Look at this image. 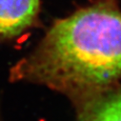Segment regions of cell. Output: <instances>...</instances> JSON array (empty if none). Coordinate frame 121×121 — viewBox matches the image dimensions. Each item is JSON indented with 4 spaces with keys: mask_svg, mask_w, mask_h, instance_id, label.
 Listing matches in <instances>:
<instances>
[{
    "mask_svg": "<svg viewBox=\"0 0 121 121\" xmlns=\"http://www.w3.org/2000/svg\"><path fill=\"white\" fill-rule=\"evenodd\" d=\"M84 121H121V90L113 88L79 110Z\"/></svg>",
    "mask_w": 121,
    "mask_h": 121,
    "instance_id": "cell-3",
    "label": "cell"
},
{
    "mask_svg": "<svg viewBox=\"0 0 121 121\" xmlns=\"http://www.w3.org/2000/svg\"><path fill=\"white\" fill-rule=\"evenodd\" d=\"M13 82L46 86L78 108L121 79V11L116 0H93L56 19L35 48L10 71Z\"/></svg>",
    "mask_w": 121,
    "mask_h": 121,
    "instance_id": "cell-1",
    "label": "cell"
},
{
    "mask_svg": "<svg viewBox=\"0 0 121 121\" xmlns=\"http://www.w3.org/2000/svg\"><path fill=\"white\" fill-rule=\"evenodd\" d=\"M41 0H0V43L13 40L37 26Z\"/></svg>",
    "mask_w": 121,
    "mask_h": 121,
    "instance_id": "cell-2",
    "label": "cell"
}]
</instances>
